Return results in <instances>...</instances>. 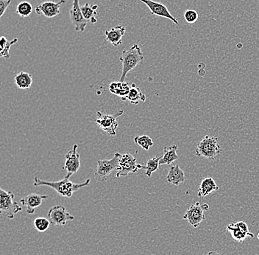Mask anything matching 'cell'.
<instances>
[{
  "label": "cell",
  "instance_id": "603a6c76",
  "mask_svg": "<svg viewBox=\"0 0 259 255\" xmlns=\"http://www.w3.org/2000/svg\"><path fill=\"white\" fill-rule=\"evenodd\" d=\"M16 85L19 89H28L31 87L32 84V76L29 73L20 72L18 73L14 78Z\"/></svg>",
  "mask_w": 259,
  "mask_h": 255
},
{
  "label": "cell",
  "instance_id": "52a82bcc",
  "mask_svg": "<svg viewBox=\"0 0 259 255\" xmlns=\"http://www.w3.org/2000/svg\"><path fill=\"white\" fill-rule=\"evenodd\" d=\"M48 218L52 225L58 227L66 225L69 221H74V216L71 215L64 206L59 204L50 208L48 212Z\"/></svg>",
  "mask_w": 259,
  "mask_h": 255
},
{
  "label": "cell",
  "instance_id": "7a4b0ae2",
  "mask_svg": "<svg viewBox=\"0 0 259 255\" xmlns=\"http://www.w3.org/2000/svg\"><path fill=\"white\" fill-rule=\"evenodd\" d=\"M119 60L122 64V72L120 78L121 82H124L127 73L135 69L138 65L143 61L144 56L142 50L138 44H135L129 50H125L121 53Z\"/></svg>",
  "mask_w": 259,
  "mask_h": 255
},
{
  "label": "cell",
  "instance_id": "ac0fdd59",
  "mask_svg": "<svg viewBox=\"0 0 259 255\" xmlns=\"http://www.w3.org/2000/svg\"><path fill=\"white\" fill-rule=\"evenodd\" d=\"M218 190L219 187L213 178L208 177V178H204L200 183L197 196L198 197H205L213 192L218 191Z\"/></svg>",
  "mask_w": 259,
  "mask_h": 255
},
{
  "label": "cell",
  "instance_id": "836d02e7",
  "mask_svg": "<svg viewBox=\"0 0 259 255\" xmlns=\"http://www.w3.org/2000/svg\"><path fill=\"white\" fill-rule=\"evenodd\" d=\"M239 46H237L238 48H242V44H239Z\"/></svg>",
  "mask_w": 259,
  "mask_h": 255
},
{
  "label": "cell",
  "instance_id": "4316f807",
  "mask_svg": "<svg viewBox=\"0 0 259 255\" xmlns=\"http://www.w3.org/2000/svg\"><path fill=\"white\" fill-rule=\"evenodd\" d=\"M32 6L28 2H22L16 6V14L22 17H27L32 14Z\"/></svg>",
  "mask_w": 259,
  "mask_h": 255
},
{
  "label": "cell",
  "instance_id": "5bb4252c",
  "mask_svg": "<svg viewBox=\"0 0 259 255\" xmlns=\"http://www.w3.org/2000/svg\"><path fill=\"white\" fill-rule=\"evenodd\" d=\"M48 199L46 195L32 194L28 195L20 200L21 204L27 207V212L32 215L35 212V209L41 205L44 199Z\"/></svg>",
  "mask_w": 259,
  "mask_h": 255
},
{
  "label": "cell",
  "instance_id": "e575fe53",
  "mask_svg": "<svg viewBox=\"0 0 259 255\" xmlns=\"http://www.w3.org/2000/svg\"><path fill=\"white\" fill-rule=\"evenodd\" d=\"M258 239L259 240V232H258Z\"/></svg>",
  "mask_w": 259,
  "mask_h": 255
},
{
  "label": "cell",
  "instance_id": "44dd1931",
  "mask_svg": "<svg viewBox=\"0 0 259 255\" xmlns=\"http://www.w3.org/2000/svg\"><path fill=\"white\" fill-rule=\"evenodd\" d=\"M146 98H147L146 95L141 91V89L135 84H132L128 95L126 96L124 100H129L131 103L137 105L140 102H145Z\"/></svg>",
  "mask_w": 259,
  "mask_h": 255
},
{
  "label": "cell",
  "instance_id": "277c9868",
  "mask_svg": "<svg viewBox=\"0 0 259 255\" xmlns=\"http://www.w3.org/2000/svg\"><path fill=\"white\" fill-rule=\"evenodd\" d=\"M14 197L12 192L0 188V212L10 219L14 218L16 214L22 210V207L14 201Z\"/></svg>",
  "mask_w": 259,
  "mask_h": 255
},
{
  "label": "cell",
  "instance_id": "1f68e13d",
  "mask_svg": "<svg viewBox=\"0 0 259 255\" xmlns=\"http://www.w3.org/2000/svg\"><path fill=\"white\" fill-rule=\"evenodd\" d=\"M202 208L203 209L204 211L208 210V209H209V206L207 204H202Z\"/></svg>",
  "mask_w": 259,
  "mask_h": 255
},
{
  "label": "cell",
  "instance_id": "8992f818",
  "mask_svg": "<svg viewBox=\"0 0 259 255\" xmlns=\"http://www.w3.org/2000/svg\"><path fill=\"white\" fill-rule=\"evenodd\" d=\"M141 168H143V165L138 164L137 158L134 157L132 154L127 153V154L121 155L119 167L117 168L118 172L116 173V176L119 178L121 176H126L130 173H137L139 169Z\"/></svg>",
  "mask_w": 259,
  "mask_h": 255
},
{
  "label": "cell",
  "instance_id": "7402d4cb",
  "mask_svg": "<svg viewBox=\"0 0 259 255\" xmlns=\"http://www.w3.org/2000/svg\"><path fill=\"white\" fill-rule=\"evenodd\" d=\"M97 9H98L97 5H89V3H85L84 6H81V11L84 18L92 24H96L97 22L96 18V16L98 14Z\"/></svg>",
  "mask_w": 259,
  "mask_h": 255
},
{
  "label": "cell",
  "instance_id": "3957f363",
  "mask_svg": "<svg viewBox=\"0 0 259 255\" xmlns=\"http://www.w3.org/2000/svg\"><path fill=\"white\" fill-rule=\"evenodd\" d=\"M221 152V147L218 143V138L215 136H205L197 144L195 154L208 160H213Z\"/></svg>",
  "mask_w": 259,
  "mask_h": 255
},
{
  "label": "cell",
  "instance_id": "4dcf8cb0",
  "mask_svg": "<svg viewBox=\"0 0 259 255\" xmlns=\"http://www.w3.org/2000/svg\"><path fill=\"white\" fill-rule=\"evenodd\" d=\"M236 226H237L238 227H239L240 230H242V231L247 232V233H249V232H250L249 231V227L248 226H247V224L245 223V222H237V223H236Z\"/></svg>",
  "mask_w": 259,
  "mask_h": 255
},
{
  "label": "cell",
  "instance_id": "7c38bea8",
  "mask_svg": "<svg viewBox=\"0 0 259 255\" xmlns=\"http://www.w3.org/2000/svg\"><path fill=\"white\" fill-rule=\"evenodd\" d=\"M65 3V0H61L58 3L51 1L44 2L35 8V13L38 15H44L47 18L56 17L61 14V6Z\"/></svg>",
  "mask_w": 259,
  "mask_h": 255
},
{
  "label": "cell",
  "instance_id": "ffe728a7",
  "mask_svg": "<svg viewBox=\"0 0 259 255\" xmlns=\"http://www.w3.org/2000/svg\"><path fill=\"white\" fill-rule=\"evenodd\" d=\"M178 146L176 144L165 147L163 149V155L160 160V165H171L175 161L178 160L177 154Z\"/></svg>",
  "mask_w": 259,
  "mask_h": 255
},
{
  "label": "cell",
  "instance_id": "d6a6232c",
  "mask_svg": "<svg viewBox=\"0 0 259 255\" xmlns=\"http://www.w3.org/2000/svg\"><path fill=\"white\" fill-rule=\"evenodd\" d=\"M208 255H222L220 253L216 252V251H209Z\"/></svg>",
  "mask_w": 259,
  "mask_h": 255
},
{
  "label": "cell",
  "instance_id": "4fadbf2b",
  "mask_svg": "<svg viewBox=\"0 0 259 255\" xmlns=\"http://www.w3.org/2000/svg\"><path fill=\"white\" fill-rule=\"evenodd\" d=\"M141 2L145 4L147 8L150 9L152 15L161 16V17L166 18L169 19L173 23L178 24L177 19L171 15L168 8L162 3L158 2L153 1V0H140Z\"/></svg>",
  "mask_w": 259,
  "mask_h": 255
},
{
  "label": "cell",
  "instance_id": "d6986e66",
  "mask_svg": "<svg viewBox=\"0 0 259 255\" xmlns=\"http://www.w3.org/2000/svg\"><path fill=\"white\" fill-rule=\"evenodd\" d=\"M131 86L127 83L124 82H112L109 86V91L113 95L119 96L121 100H124L126 96L128 95L131 90Z\"/></svg>",
  "mask_w": 259,
  "mask_h": 255
},
{
  "label": "cell",
  "instance_id": "6da1fadb",
  "mask_svg": "<svg viewBox=\"0 0 259 255\" xmlns=\"http://www.w3.org/2000/svg\"><path fill=\"white\" fill-rule=\"evenodd\" d=\"M91 179L85 180L83 183L76 184L73 183L69 180V178H65L59 181H48L40 179L38 177H35L34 181V187L48 186L49 188H53L63 197L71 198L74 192H77L84 187H87L90 185Z\"/></svg>",
  "mask_w": 259,
  "mask_h": 255
},
{
  "label": "cell",
  "instance_id": "f1b7e54d",
  "mask_svg": "<svg viewBox=\"0 0 259 255\" xmlns=\"http://www.w3.org/2000/svg\"><path fill=\"white\" fill-rule=\"evenodd\" d=\"M198 13L194 9L186 10L184 13V19L189 24L195 23L198 19Z\"/></svg>",
  "mask_w": 259,
  "mask_h": 255
},
{
  "label": "cell",
  "instance_id": "8fae6325",
  "mask_svg": "<svg viewBox=\"0 0 259 255\" xmlns=\"http://www.w3.org/2000/svg\"><path fill=\"white\" fill-rule=\"evenodd\" d=\"M203 212V209H202L200 202H196L186 209L184 218L187 220L189 224L194 228H197L202 222L205 220Z\"/></svg>",
  "mask_w": 259,
  "mask_h": 255
},
{
  "label": "cell",
  "instance_id": "484cf974",
  "mask_svg": "<svg viewBox=\"0 0 259 255\" xmlns=\"http://www.w3.org/2000/svg\"><path fill=\"white\" fill-rule=\"evenodd\" d=\"M134 142L147 152H148L150 148L153 146L154 144L153 139L147 135L135 136Z\"/></svg>",
  "mask_w": 259,
  "mask_h": 255
},
{
  "label": "cell",
  "instance_id": "9a60e30c",
  "mask_svg": "<svg viewBox=\"0 0 259 255\" xmlns=\"http://www.w3.org/2000/svg\"><path fill=\"white\" fill-rule=\"evenodd\" d=\"M126 32V27L123 25H118L112 27L110 30L105 32V38L113 46L117 47L122 45V37Z\"/></svg>",
  "mask_w": 259,
  "mask_h": 255
},
{
  "label": "cell",
  "instance_id": "e0dca14e",
  "mask_svg": "<svg viewBox=\"0 0 259 255\" xmlns=\"http://www.w3.org/2000/svg\"><path fill=\"white\" fill-rule=\"evenodd\" d=\"M226 230L231 234L233 239H234L235 241L238 242V243H242V242H244L246 238H248V237H250L251 238H254V235L252 232L247 233V232L242 231V230H240V229L236 226V223L228 224V225L227 226Z\"/></svg>",
  "mask_w": 259,
  "mask_h": 255
},
{
  "label": "cell",
  "instance_id": "f546056e",
  "mask_svg": "<svg viewBox=\"0 0 259 255\" xmlns=\"http://www.w3.org/2000/svg\"><path fill=\"white\" fill-rule=\"evenodd\" d=\"M11 3V0H0V17L4 15Z\"/></svg>",
  "mask_w": 259,
  "mask_h": 255
},
{
  "label": "cell",
  "instance_id": "d4e9b609",
  "mask_svg": "<svg viewBox=\"0 0 259 255\" xmlns=\"http://www.w3.org/2000/svg\"><path fill=\"white\" fill-rule=\"evenodd\" d=\"M19 42L17 38L14 39L11 42H8L6 37H3L0 40V50H1L2 58H10V49L11 46L16 42Z\"/></svg>",
  "mask_w": 259,
  "mask_h": 255
},
{
  "label": "cell",
  "instance_id": "ba28073f",
  "mask_svg": "<svg viewBox=\"0 0 259 255\" xmlns=\"http://www.w3.org/2000/svg\"><path fill=\"white\" fill-rule=\"evenodd\" d=\"M69 16H70L71 22L74 26L76 31H85L88 21L84 18L81 11L80 0H72V6L69 10Z\"/></svg>",
  "mask_w": 259,
  "mask_h": 255
},
{
  "label": "cell",
  "instance_id": "9c48e42d",
  "mask_svg": "<svg viewBox=\"0 0 259 255\" xmlns=\"http://www.w3.org/2000/svg\"><path fill=\"white\" fill-rule=\"evenodd\" d=\"M121 154L116 153L111 160H98L97 162L96 173L95 174L105 179L113 170H117L119 165Z\"/></svg>",
  "mask_w": 259,
  "mask_h": 255
},
{
  "label": "cell",
  "instance_id": "cb8c5ba5",
  "mask_svg": "<svg viewBox=\"0 0 259 255\" xmlns=\"http://www.w3.org/2000/svg\"><path fill=\"white\" fill-rule=\"evenodd\" d=\"M161 157H155L153 158L150 159L147 161L146 165H143V169L145 170V175L147 177L151 176L154 172L157 171L159 168V162L161 160Z\"/></svg>",
  "mask_w": 259,
  "mask_h": 255
},
{
  "label": "cell",
  "instance_id": "d590c367",
  "mask_svg": "<svg viewBox=\"0 0 259 255\" xmlns=\"http://www.w3.org/2000/svg\"><path fill=\"white\" fill-rule=\"evenodd\" d=\"M202 255H208V254H202Z\"/></svg>",
  "mask_w": 259,
  "mask_h": 255
},
{
  "label": "cell",
  "instance_id": "83f0119b",
  "mask_svg": "<svg viewBox=\"0 0 259 255\" xmlns=\"http://www.w3.org/2000/svg\"><path fill=\"white\" fill-rule=\"evenodd\" d=\"M34 227L40 232H45L50 228V220L45 217H37L34 220Z\"/></svg>",
  "mask_w": 259,
  "mask_h": 255
},
{
  "label": "cell",
  "instance_id": "5b68a950",
  "mask_svg": "<svg viewBox=\"0 0 259 255\" xmlns=\"http://www.w3.org/2000/svg\"><path fill=\"white\" fill-rule=\"evenodd\" d=\"M97 114V119L95 120L97 126L109 135L116 136V129L119 126L116 118L122 115L123 110L116 112L115 115H105L101 112H98Z\"/></svg>",
  "mask_w": 259,
  "mask_h": 255
},
{
  "label": "cell",
  "instance_id": "2e32d148",
  "mask_svg": "<svg viewBox=\"0 0 259 255\" xmlns=\"http://www.w3.org/2000/svg\"><path fill=\"white\" fill-rule=\"evenodd\" d=\"M166 180L168 183L178 186L185 181V173L179 165H174L169 168L168 174L166 175Z\"/></svg>",
  "mask_w": 259,
  "mask_h": 255
},
{
  "label": "cell",
  "instance_id": "30bf717a",
  "mask_svg": "<svg viewBox=\"0 0 259 255\" xmlns=\"http://www.w3.org/2000/svg\"><path fill=\"white\" fill-rule=\"evenodd\" d=\"M77 144H74L72 150L69 151L65 156V164L64 169L67 171L66 178H69L74 173H77L80 168V154L77 153Z\"/></svg>",
  "mask_w": 259,
  "mask_h": 255
}]
</instances>
